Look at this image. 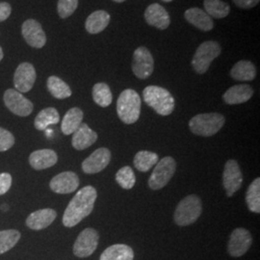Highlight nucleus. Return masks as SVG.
<instances>
[{
    "instance_id": "37",
    "label": "nucleus",
    "mask_w": 260,
    "mask_h": 260,
    "mask_svg": "<svg viewBox=\"0 0 260 260\" xmlns=\"http://www.w3.org/2000/svg\"><path fill=\"white\" fill-rule=\"evenodd\" d=\"M12 186V176L8 173L0 174V196L6 194Z\"/></svg>"
},
{
    "instance_id": "2",
    "label": "nucleus",
    "mask_w": 260,
    "mask_h": 260,
    "mask_svg": "<svg viewBox=\"0 0 260 260\" xmlns=\"http://www.w3.org/2000/svg\"><path fill=\"white\" fill-rule=\"evenodd\" d=\"M145 103L160 116H169L175 110V99L165 88L159 86H148L143 92Z\"/></svg>"
},
{
    "instance_id": "6",
    "label": "nucleus",
    "mask_w": 260,
    "mask_h": 260,
    "mask_svg": "<svg viewBox=\"0 0 260 260\" xmlns=\"http://www.w3.org/2000/svg\"><path fill=\"white\" fill-rule=\"evenodd\" d=\"M221 47L215 41H206L197 48L192 67L197 74H205L214 60L221 54Z\"/></svg>"
},
{
    "instance_id": "10",
    "label": "nucleus",
    "mask_w": 260,
    "mask_h": 260,
    "mask_svg": "<svg viewBox=\"0 0 260 260\" xmlns=\"http://www.w3.org/2000/svg\"><path fill=\"white\" fill-rule=\"evenodd\" d=\"M100 240V234L92 228L82 231L76 238L74 245V253L78 257H88L96 250Z\"/></svg>"
},
{
    "instance_id": "4",
    "label": "nucleus",
    "mask_w": 260,
    "mask_h": 260,
    "mask_svg": "<svg viewBox=\"0 0 260 260\" xmlns=\"http://www.w3.org/2000/svg\"><path fill=\"white\" fill-rule=\"evenodd\" d=\"M225 119L219 113L199 114L189 121L192 133L202 137H210L218 133L223 127Z\"/></svg>"
},
{
    "instance_id": "9",
    "label": "nucleus",
    "mask_w": 260,
    "mask_h": 260,
    "mask_svg": "<svg viewBox=\"0 0 260 260\" xmlns=\"http://www.w3.org/2000/svg\"><path fill=\"white\" fill-rule=\"evenodd\" d=\"M3 101L10 111L19 117H27L34 109L33 103L16 89H8L4 93Z\"/></svg>"
},
{
    "instance_id": "25",
    "label": "nucleus",
    "mask_w": 260,
    "mask_h": 260,
    "mask_svg": "<svg viewBox=\"0 0 260 260\" xmlns=\"http://www.w3.org/2000/svg\"><path fill=\"white\" fill-rule=\"evenodd\" d=\"M231 76L237 81H251L256 76V68L251 61L241 60L233 66Z\"/></svg>"
},
{
    "instance_id": "29",
    "label": "nucleus",
    "mask_w": 260,
    "mask_h": 260,
    "mask_svg": "<svg viewBox=\"0 0 260 260\" xmlns=\"http://www.w3.org/2000/svg\"><path fill=\"white\" fill-rule=\"evenodd\" d=\"M159 161L158 155L155 152L149 150H141L136 153L133 164L135 168L143 173L149 172L152 167H154Z\"/></svg>"
},
{
    "instance_id": "42",
    "label": "nucleus",
    "mask_w": 260,
    "mask_h": 260,
    "mask_svg": "<svg viewBox=\"0 0 260 260\" xmlns=\"http://www.w3.org/2000/svg\"><path fill=\"white\" fill-rule=\"evenodd\" d=\"M7 207H8V206H7V205H3V206H2V210H3V211H5V210H6V209H5V208H7Z\"/></svg>"
},
{
    "instance_id": "33",
    "label": "nucleus",
    "mask_w": 260,
    "mask_h": 260,
    "mask_svg": "<svg viewBox=\"0 0 260 260\" xmlns=\"http://www.w3.org/2000/svg\"><path fill=\"white\" fill-rule=\"evenodd\" d=\"M20 239V233L16 230L0 232V254L13 249Z\"/></svg>"
},
{
    "instance_id": "5",
    "label": "nucleus",
    "mask_w": 260,
    "mask_h": 260,
    "mask_svg": "<svg viewBox=\"0 0 260 260\" xmlns=\"http://www.w3.org/2000/svg\"><path fill=\"white\" fill-rule=\"evenodd\" d=\"M203 212L201 199L196 195H189L179 202L174 214V220L179 226H187L200 218Z\"/></svg>"
},
{
    "instance_id": "32",
    "label": "nucleus",
    "mask_w": 260,
    "mask_h": 260,
    "mask_svg": "<svg viewBox=\"0 0 260 260\" xmlns=\"http://www.w3.org/2000/svg\"><path fill=\"white\" fill-rule=\"evenodd\" d=\"M92 94H93V102L103 108L108 107L113 101L110 87L103 82L94 84Z\"/></svg>"
},
{
    "instance_id": "11",
    "label": "nucleus",
    "mask_w": 260,
    "mask_h": 260,
    "mask_svg": "<svg viewBox=\"0 0 260 260\" xmlns=\"http://www.w3.org/2000/svg\"><path fill=\"white\" fill-rule=\"evenodd\" d=\"M243 182V175L236 160L230 159L223 173V185L228 197H233L240 188Z\"/></svg>"
},
{
    "instance_id": "30",
    "label": "nucleus",
    "mask_w": 260,
    "mask_h": 260,
    "mask_svg": "<svg viewBox=\"0 0 260 260\" xmlns=\"http://www.w3.org/2000/svg\"><path fill=\"white\" fill-rule=\"evenodd\" d=\"M205 13L214 19H223L229 16L231 7L222 0H205Z\"/></svg>"
},
{
    "instance_id": "15",
    "label": "nucleus",
    "mask_w": 260,
    "mask_h": 260,
    "mask_svg": "<svg viewBox=\"0 0 260 260\" xmlns=\"http://www.w3.org/2000/svg\"><path fill=\"white\" fill-rule=\"evenodd\" d=\"M79 177L74 172H63L50 180L49 187L56 194H71L77 190Z\"/></svg>"
},
{
    "instance_id": "3",
    "label": "nucleus",
    "mask_w": 260,
    "mask_h": 260,
    "mask_svg": "<svg viewBox=\"0 0 260 260\" xmlns=\"http://www.w3.org/2000/svg\"><path fill=\"white\" fill-rule=\"evenodd\" d=\"M141 98L139 93L132 89L121 92L117 101V113L125 124L135 123L139 120L141 113Z\"/></svg>"
},
{
    "instance_id": "39",
    "label": "nucleus",
    "mask_w": 260,
    "mask_h": 260,
    "mask_svg": "<svg viewBox=\"0 0 260 260\" xmlns=\"http://www.w3.org/2000/svg\"><path fill=\"white\" fill-rule=\"evenodd\" d=\"M11 12H12V8L9 3L1 2L0 3V22L8 19L11 15Z\"/></svg>"
},
{
    "instance_id": "43",
    "label": "nucleus",
    "mask_w": 260,
    "mask_h": 260,
    "mask_svg": "<svg viewBox=\"0 0 260 260\" xmlns=\"http://www.w3.org/2000/svg\"><path fill=\"white\" fill-rule=\"evenodd\" d=\"M162 1H164V2H171V1H173V0H162Z\"/></svg>"
},
{
    "instance_id": "26",
    "label": "nucleus",
    "mask_w": 260,
    "mask_h": 260,
    "mask_svg": "<svg viewBox=\"0 0 260 260\" xmlns=\"http://www.w3.org/2000/svg\"><path fill=\"white\" fill-rule=\"evenodd\" d=\"M134 251L129 246L116 244L103 251L100 260H133Z\"/></svg>"
},
{
    "instance_id": "28",
    "label": "nucleus",
    "mask_w": 260,
    "mask_h": 260,
    "mask_svg": "<svg viewBox=\"0 0 260 260\" xmlns=\"http://www.w3.org/2000/svg\"><path fill=\"white\" fill-rule=\"evenodd\" d=\"M47 89L53 98L57 100H65L72 95L70 86L57 76H50L47 79Z\"/></svg>"
},
{
    "instance_id": "13",
    "label": "nucleus",
    "mask_w": 260,
    "mask_h": 260,
    "mask_svg": "<svg viewBox=\"0 0 260 260\" xmlns=\"http://www.w3.org/2000/svg\"><path fill=\"white\" fill-rule=\"evenodd\" d=\"M36 70L30 63H22L17 68L14 75V85L19 93L29 92L36 81Z\"/></svg>"
},
{
    "instance_id": "12",
    "label": "nucleus",
    "mask_w": 260,
    "mask_h": 260,
    "mask_svg": "<svg viewBox=\"0 0 260 260\" xmlns=\"http://www.w3.org/2000/svg\"><path fill=\"white\" fill-rule=\"evenodd\" d=\"M252 237L249 231L238 228L233 231L228 244V251L233 257H240L251 248Z\"/></svg>"
},
{
    "instance_id": "19",
    "label": "nucleus",
    "mask_w": 260,
    "mask_h": 260,
    "mask_svg": "<svg viewBox=\"0 0 260 260\" xmlns=\"http://www.w3.org/2000/svg\"><path fill=\"white\" fill-rule=\"evenodd\" d=\"M58 155L53 149H38L29 155V164L36 171H43L54 166Z\"/></svg>"
},
{
    "instance_id": "23",
    "label": "nucleus",
    "mask_w": 260,
    "mask_h": 260,
    "mask_svg": "<svg viewBox=\"0 0 260 260\" xmlns=\"http://www.w3.org/2000/svg\"><path fill=\"white\" fill-rule=\"evenodd\" d=\"M111 17L103 10H99L92 13L85 22V28L90 34H99L108 26Z\"/></svg>"
},
{
    "instance_id": "1",
    "label": "nucleus",
    "mask_w": 260,
    "mask_h": 260,
    "mask_svg": "<svg viewBox=\"0 0 260 260\" xmlns=\"http://www.w3.org/2000/svg\"><path fill=\"white\" fill-rule=\"evenodd\" d=\"M96 198L98 192L93 186L81 188L66 208L62 220L66 228L75 226L92 213Z\"/></svg>"
},
{
    "instance_id": "7",
    "label": "nucleus",
    "mask_w": 260,
    "mask_h": 260,
    "mask_svg": "<svg viewBox=\"0 0 260 260\" xmlns=\"http://www.w3.org/2000/svg\"><path fill=\"white\" fill-rule=\"evenodd\" d=\"M177 170V162L171 156H166L158 161L149 178V186L151 190H160L167 185L174 177Z\"/></svg>"
},
{
    "instance_id": "22",
    "label": "nucleus",
    "mask_w": 260,
    "mask_h": 260,
    "mask_svg": "<svg viewBox=\"0 0 260 260\" xmlns=\"http://www.w3.org/2000/svg\"><path fill=\"white\" fill-rule=\"evenodd\" d=\"M186 20L203 31H210L213 29V20L204 10L200 8H190L184 14Z\"/></svg>"
},
{
    "instance_id": "24",
    "label": "nucleus",
    "mask_w": 260,
    "mask_h": 260,
    "mask_svg": "<svg viewBox=\"0 0 260 260\" xmlns=\"http://www.w3.org/2000/svg\"><path fill=\"white\" fill-rule=\"evenodd\" d=\"M84 113L80 108L74 107L71 108L69 111L66 113L62 124L61 130L65 135L74 134L77 128L80 126L83 121Z\"/></svg>"
},
{
    "instance_id": "27",
    "label": "nucleus",
    "mask_w": 260,
    "mask_h": 260,
    "mask_svg": "<svg viewBox=\"0 0 260 260\" xmlns=\"http://www.w3.org/2000/svg\"><path fill=\"white\" fill-rule=\"evenodd\" d=\"M60 121V115L55 108L48 107L40 112L35 118L34 125L35 128L44 131L51 124H57Z\"/></svg>"
},
{
    "instance_id": "36",
    "label": "nucleus",
    "mask_w": 260,
    "mask_h": 260,
    "mask_svg": "<svg viewBox=\"0 0 260 260\" xmlns=\"http://www.w3.org/2000/svg\"><path fill=\"white\" fill-rule=\"evenodd\" d=\"M15 137L9 130L0 127V152L6 151L15 145Z\"/></svg>"
},
{
    "instance_id": "20",
    "label": "nucleus",
    "mask_w": 260,
    "mask_h": 260,
    "mask_svg": "<svg viewBox=\"0 0 260 260\" xmlns=\"http://www.w3.org/2000/svg\"><path fill=\"white\" fill-rule=\"evenodd\" d=\"M253 95V89L248 84L235 85L230 88L223 94L224 103L230 105H236L241 103H247Z\"/></svg>"
},
{
    "instance_id": "17",
    "label": "nucleus",
    "mask_w": 260,
    "mask_h": 260,
    "mask_svg": "<svg viewBox=\"0 0 260 260\" xmlns=\"http://www.w3.org/2000/svg\"><path fill=\"white\" fill-rule=\"evenodd\" d=\"M145 19L149 25L160 30L167 29L171 23L170 15L167 10L157 3L149 5L146 9Z\"/></svg>"
},
{
    "instance_id": "21",
    "label": "nucleus",
    "mask_w": 260,
    "mask_h": 260,
    "mask_svg": "<svg viewBox=\"0 0 260 260\" xmlns=\"http://www.w3.org/2000/svg\"><path fill=\"white\" fill-rule=\"evenodd\" d=\"M96 140H98L96 132L91 129L87 123L82 122L80 126L73 134L72 145L77 150H83L90 148L96 142Z\"/></svg>"
},
{
    "instance_id": "31",
    "label": "nucleus",
    "mask_w": 260,
    "mask_h": 260,
    "mask_svg": "<svg viewBox=\"0 0 260 260\" xmlns=\"http://www.w3.org/2000/svg\"><path fill=\"white\" fill-rule=\"evenodd\" d=\"M246 204L249 210L253 213H260V178H255L249 186L246 194Z\"/></svg>"
},
{
    "instance_id": "14",
    "label": "nucleus",
    "mask_w": 260,
    "mask_h": 260,
    "mask_svg": "<svg viewBox=\"0 0 260 260\" xmlns=\"http://www.w3.org/2000/svg\"><path fill=\"white\" fill-rule=\"evenodd\" d=\"M111 161V152L106 148L95 149L93 153L82 162V170L85 174L93 175L103 171Z\"/></svg>"
},
{
    "instance_id": "35",
    "label": "nucleus",
    "mask_w": 260,
    "mask_h": 260,
    "mask_svg": "<svg viewBox=\"0 0 260 260\" xmlns=\"http://www.w3.org/2000/svg\"><path fill=\"white\" fill-rule=\"evenodd\" d=\"M78 6V0H58V14L61 19L71 17Z\"/></svg>"
},
{
    "instance_id": "34",
    "label": "nucleus",
    "mask_w": 260,
    "mask_h": 260,
    "mask_svg": "<svg viewBox=\"0 0 260 260\" xmlns=\"http://www.w3.org/2000/svg\"><path fill=\"white\" fill-rule=\"evenodd\" d=\"M116 181L118 182L119 185L121 186V188H123L125 190L132 189L136 182L135 174H134L132 168L129 166L121 168L116 174Z\"/></svg>"
},
{
    "instance_id": "41",
    "label": "nucleus",
    "mask_w": 260,
    "mask_h": 260,
    "mask_svg": "<svg viewBox=\"0 0 260 260\" xmlns=\"http://www.w3.org/2000/svg\"><path fill=\"white\" fill-rule=\"evenodd\" d=\"M114 2H117V3H122V2H124L125 0H113Z\"/></svg>"
},
{
    "instance_id": "18",
    "label": "nucleus",
    "mask_w": 260,
    "mask_h": 260,
    "mask_svg": "<svg viewBox=\"0 0 260 260\" xmlns=\"http://www.w3.org/2000/svg\"><path fill=\"white\" fill-rule=\"evenodd\" d=\"M57 217L55 210L52 208H44L30 214L25 221L26 225L33 231H41L48 228L54 222Z\"/></svg>"
},
{
    "instance_id": "16",
    "label": "nucleus",
    "mask_w": 260,
    "mask_h": 260,
    "mask_svg": "<svg viewBox=\"0 0 260 260\" xmlns=\"http://www.w3.org/2000/svg\"><path fill=\"white\" fill-rule=\"evenodd\" d=\"M21 33L29 46L42 48L47 43V36L40 22L35 19H27L23 22Z\"/></svg>"
},
{
    "instance_id": "38",
    "label": "nucleus",
    "mask_w": 260,
    "mask_h": 260,
    "mask_svg": "<svg viewBox=\"0 0 260 260\" xmlns=\"http://www.w3.org/2000/svg\"><path fill=\"white\" fill-rule=\"evenodd\" d=\"M260 0H233L234 4L241 9H251L255 7Z\"/></svg>"
},
{
    "instance_id": "8",
    "label": "nucleus",
    "mask_w": 260,
    "mask_h": 260,
    "mask_svg": "<svg viewBox=\"0 0 260 260\" xmlns=\"http://www.w3.org/2000/svg\"><path fill=\"white\" fill-rule=\"evenodd\" d=\"M154 70V60L147 47H140L133 53L132 72L139 79H147Z\"/></svg>"
},
{
    "instance_id": "40",
    "label": "nucleus",
    "mask_w": 260,
    "mask_h": 260,
    "mask_svg": "<svg viewBox=\"0 0 260 260\" xmlns=\"http://www.w3.org/2000/svg\"><path fill=\"white\" fill-rule=\"evenodd\" d=\"M3 59V50H2V48L0 47V61Z\"/></svg>"
}]
</instances>
